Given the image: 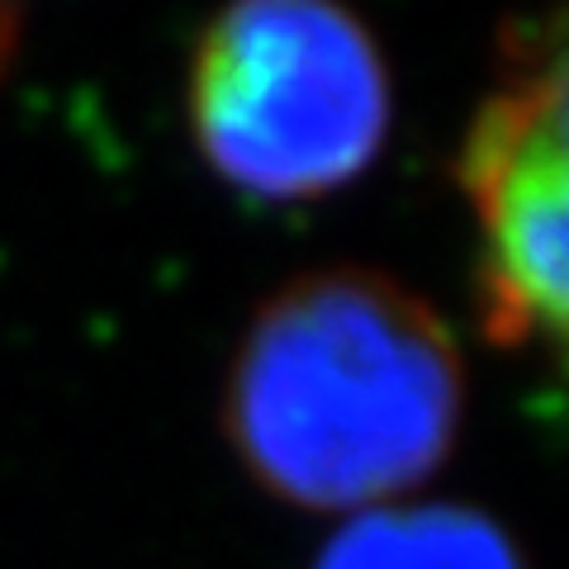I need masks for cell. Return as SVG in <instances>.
<instances>
[{
  "label": "cell",
  "mask_w": 569,
  "mask_h": 569,
  "mask_svg": "<svg viewBox=\"0 0 569 569\" xmlns=\"http://www.w3.org/2000/svg\"><path fill=\"white\" fill-rule=\"evenodd\" d=\"M569 77L560 33L508 71L460 138L475 213V309L503 351H560L569 309Z\"/></svg>",
  "instance_id": "obj_3"
},
{
  "label": "cell",
  "mask_w": 569,
  "mask_h": 569,
  "mask_svg": "<svg viewBox=\"0 0 569 569\" xmlns=\"http://www.w3.org/2000/svg\"><path fill=\"white\" fill-rule=\"evenodd\" d=\"M466 366L447 323L376 271L299 276L228 370V441L261 489L318 512L380 508L451 456Z\"/></svg>",
  "instance_id": "obj_1"
},
{
  "label": "cell",
  "mask_w": 569,
  "mask_h": 569,
  "mask_svg": "<svg viewBox=\"0 0 569 569\" xmlns=\"http://www.w3.org/2000/svg\"><path fill=\"white\" fill-rule=\"evenodd\" d=\"M10 48H14V14H10V10H0V67H6Z\"/></svg>",
  "instance_id": "obj_5"
},
{
  "label": "cell",
  "mask_w": 569,
  "mask_h": 569,
  "mask_svg": "<svg viewBox=\"0 0 569 569\" xmlns=\"http://www.w3.org/2000/svg\"><path fill=\"white\" fill-rule=\"evenodd\" d=\"M323 569H518L503 537L466 512H385L351 527Z\"/></svg>",
  "instance_id": "obj_4"
},
{
  "label": "cell",
  "mask_w": 569,
  "mask_h": 569,
  "mask_svg": "<svg viewBox=\"0 0 569 569\" xmlns=\"http://www.w3.org/2000/svg\"><path fill=\"white\" fill-rule=\"evenodd\" d=\"M194 152L257 200L342 190L389 138V67L356 14L328 0H247L190 58Z\"/></svg>",
  "instance_id": "obj_2"
}]
</instances>
